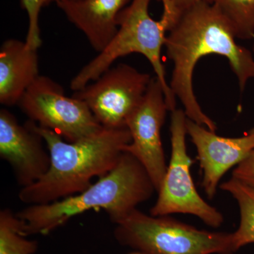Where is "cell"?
<instances>
[{
	"mask_svg": "<svg viewBox=\"0 0 254 254\" xmlns=\"http://www.w3.org/2000/svg\"><path fill=\"white\" fill-rule=\"evenodd\" d=\"M168 111L163 86L155 76L141 105L127 123L131 141L124 151L133 155L144 167L157 193L168 170L161 139V128Z\"/></svg>",
	"mask_w": 254,
	"mask_h": 254,
	"instance_id": "9",
	"label": "cell"
},
{
	"mask_svg": "<svg viewBox=\"0 0 254 254\" xmlns=\"http://www.w3.org/2000/svg\"><path fill=\"white\" fill-rule=\"evenodd\" d=\"M171 113V157L158 199L150 214L153 216L190 214L198 217L205 225L218 228L224 222L223 215L200 196L190 175L193 160L187 150L186 114L180 109Z\"/></svg>",
	"mask_w": 254,
	"mask_h": 254,
	"instance_id": "6",
	"label": "cell"
},
{
	"mask_svg": "<svg viewBox=\"0 0 254 254\" xmlns=\"http://www.w3.org/2000/svg\"><path fill=\"white\" fill-rule=\"evenodd\" d=\"M26 124L43 138L50 157L48 172L18 193L19 200L29 205L53 203L86 190L92 179L104 176L116 167L131 141L127 127H103L91 136L68 142L31 120Z\"/></svg>",
	"mask_w": 254,
	"mask_h": 254,
	"instance_id": "2",
	"label": "cell"
},
{
	"mask_svg": "<svg viewBox=\"0 0 254 254\" xmlns=\"http://www.w3.org/2000/svg\"><path fill=\"white\" fill-rule=\"evenodd\" d=\"M17 105L29 120L66 141H78L103 128L84 102L65 95L63 87L48 76L40 75Z\"/></svg>",
	"mask_w": 254,
	"mask_h": 254,
	"instance_id": "7",
	"label": "cell"
},
{
	"mask_svg": "<svg viewBox=\"0 0 254 254\" xmlns=\"http://www.w3.org/2000/svg\"><path fill=\"white\" fill-rule=\"evenodd\" d=\"M232 177L245 185L254 187V149L234 168Z\"/></svg>",
	"mask_w": 254,
	"mask_h": 254,
	"instance_id": "19",
	"label": "cell"
},
{
	"mask_svg": "<svg viewBox=\"0 0 254 254\" xmlns=\"http://www.w3.org/2000/svg\"><path fill=\"white\" fill-rule=\"evenodd\" d=\"M253 52L254 53V46H253Z\"/></svg>",
	"mask_w": 254,
	"mask_h": 254,
	"instance_id": "22",
	"label": "cell"
},
{
	"mask_svg": "<svg viewBox=\"0 0 254 254\" xmlns=\"http://www.w3.org/2000/svg\"><path fill=\"white\" fill-rule=\"evenodd\" d=\"M231 23L215 6L200 1L187 9L169 30L165 47L173 63L170 86L181 101L187 118L215 132L216 124L207 116L197 101L193 88L195 65L205 55H218L228 60L238 79L241 92L254 78L252 52L236 43Z\"/></svg>",
	"mask_w": 254,
	"mask_h": 254,
	"instance_id": "1",
	"label": "cell"
},
{
	"mask_svg": "<svg viewBox=\"0 0 254 254\" xmlns=\"http://www.w3.org/2000/svg\"><path fill=\"white\" fill-rule=\"evenodd\" d=\"M81 1V0H45V2H46V6L47 5L52 4V3H56L59 2V1Z\"/></svg>",
	"mask_w": 254,
	"mask_h": 254,
	"instance_id": "20",
	"label": "cell"
},
{
	"mask_svg": "<svg viewBox=\"0 0 254 254\" xmlns=\"http://www.w3.org/2000/svg\"><path fill=\"white\" fill-rule=\"evenodd\" d=\"M152 78L130 65L120 64L73 96L86 103L102 127L123 128L141 105Z\"/></svg>",
	"mask_w": 254,
	"mask_h": 254,
	"instance_id": "8",
	"label": "cell"
},
{
	"mask_svg": "<svg viewBox=\"0 0 254 254\" xmlns=\"http://www.w3.org/2000/svg\"><path fill=\"white\" fill-rule=\"evenodd\" d=\"M231 23L237 38L254 39V0H209Z\"/></svg>",
	"mask_w": 254,
	"mask_h": 254,
	"instance_id": "16",
	"label": "cell"
},
{
	"mask_svg": "<svg viewBox=\"0 0 254 254\" xmlns=\"http://www.w3.org/2000/svg\"><path fill=\"white\" fill-rule=\"evenodd\" d=\"M158 1H162L163 3V12L161 17L166 20L170 26V29L176 23L180 16L193 5L198 4L200 1L209 2V0H158Z\"/></svg>",
	"mask_w": 254,
	"mask_h": 254,
	"instance_id": "18",
	"label": "cell"
},
{
	"mask_svg": "<svg viewBox=\"0 0 254 254\" xmlns=\"http://www.w3.org/2000/svg\"><path fill=\"white\" fill-rule=\"evenodd\" d=\"M132 0L62 1L57 6L70 23L86 36L92 48L100 53L118 29L119 14Z\"/></svg>",
	"mask_w": 254,
	"mask_h": 254,
	"instance_id": "12",
	"label": "cell"
},
{
	"mask_svg": "<svg viewBox=\"0 0 254 254\" xmlns=\"http://www.w3.org/2000/svg\"><path fill=\"white\" fill-rule=\"evenodd\" d=\"M156 191L144 167L124 151L118 165L86 190L47 204L31 205L16 214L26 236L48 235L73 217L102 209L115 222L131 213Z\"/></svg>",
	"mask_w": 254,
	"mask_h": 254,
	"instance_id": "3",
	"label": "cell"
},
{
	"mask_svg": "<svg viewBox=\"0 0 254 254\" xmlns=\"http://www.w3.org/2000/svg\"><path fill=\"white\" fill-rule=\"evenodd\" d=\"M38 242L23 234L21 220L9 208L0 211V254H34Z\"/></svg>",
	"mask_w": 254,
	"mask_h": 254,
	"instance_id": "15",
	"label": "cell"
},
{
	"mask_svg": "<svg viewBox=\"0 0 254 254\" xmlns=\"http://www.w3.org/2000/svg\"><path fill=\"white\" fill-rule=\"evenodd\" d=\"M38 50L17 39L5 41L0 48V103L18 105L39 74Z\"/></svg>",
	"mask_w": 254,
	"mask_h": 254,
	"instance_id": "13",
	"label": "cell"
},
{
	"mask_svg": "<svg viewBox=\"0 0 254 254\" xmlns=\"http://www.w3.org/2000/svg\"><path fill=\"white\" fill-rule=\"evenodd\" d=\"M43 143L27 124L20 125L9 110H0V156L9 164L21 188L39 180L50 168V153Z\"/></svg>",
	"mask_w": 254,
	"mask_h": 254,
	"instance_id": "11",
	"label": "cell"
},
{
	"mask_svg": "<svg viewBox=\"0 0 254 254\" xmlns=\"http://www.w3.org/2000/svg\"><path fill=\"white\" fill-rule=\"evenodd\" d=\"M23 9L27 13L28 28L26 37V46L33 50H38L41 46L39 16L42 8L46 6L45 0H19Z\"/></svg>",
	"mask_w": 254,
	"mask_h": 254,
	"instance_id": "17",
	"label": "cell"
},
{
	"mask_svg": "<svg viewBox=\"0 0 254 254\" xmlns=\"http://www.w3.org/2000/svg\"><path fill=\"white\" fill-rule=\"evenodd\" d=\"M128 254H143L141 253V252H137V251H135V252H132V253H130Z\"/></svg>",
	"mask_w": 254,
	"mask_h": 254,
	"instance_id": "21",
	"label": "cell"
},
{
	"mask_svg": "<svg viewBox=\"0 0 254 254\" xmlns=\"http://www.w3.org/2000/svg\"><path fill=\"white\" fill-rule=\"evenodd\" d=\"M150 1L132 0L119 14L118 31L104 50L73 78L70 83L72 91H79L96 80L119 58L131 53H139L151 64L155 76L163 86L169 111L176 110V97L167 81L161 56L169 25L163 18L156 21L150 16L148 11Z\"/></svg>",
	"mask_w": 254,
	"mask_h": 254,
	"instance_id": "4",
	"label": "cell"
},
{
	"mask_svg": "<svg viewBox=\"0 0 254 254\" xmlns=\"http://www.w3.org/2000/svg\"><path fill=\"white\" fill-rule=\"evenodd\" d=\"M187 131L203 172L201 186L209 199H213L222 177L254 149V128L243 136L226 138L187 118Z\"/></svg>",
	"mask_w": 254,
	"mask_h": 254,
	"instance_id": "10",
	"label": "cell"
},
{
	"mask_svg": "<svg viewBox=\"0 0 254 254\" xmlns=\"http://www.w3.org/2000/svg\"><path fill=\"white\" fill-rule=\"evenodd\" d=\"M120 245L143 254H235L232 233L199 230L172 218L138 210L114 222Z\"/></svg>",
	"mask_w": 254,
	"mask_h": 254,
	"instance_id": "5",
	"label": "cell"
},
{
	"mask_svg": "<svg viewBox=\"0 0 254 254\" xmlns=\"http://www.w3.org/2000/svg\"><path fill=\"white\" fill-rule=\"evenodd\" d=\"M220 188L232 195L240 208V225L232 232L234 245L238 252L245 246L254 244V187L231 177L222 183Z\"/></svg>",
	"mask_w": 254,
	"mask_h": 254,
	"instance_id": "14",
	"label": "cell"
}]
</instances>
